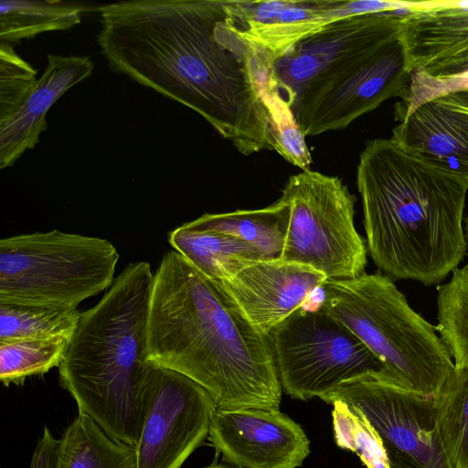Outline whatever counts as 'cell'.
<instances>
[{
    "label": "cell",
    "instance_id": "obj_1",
    "mask_svg": "<svg viewBox=\"0 0 468 468\" xmlns=\"http://www.w3.org/2000/svg\"><path fill=\"white\" fill-rule=\"evenodd\" d=\"M99 10L98 43L113 70L195 111L244 155L273 150L254 50L227 1L132 0Z\"/></svg>",
    "mask_w": 468,
    "mask_h": 468
},
{
    "label": "cell",
    "instance_id": "obj_2",
    "mask_svg": "<svg viewBox=\"0 0 468 468\" xmlns=\"http://www.w3.org/2000/svg\"><path fill=\"white\" fill-rule=\"evenodd\" d=\"M147 357L199 384L217 409L279 410L282 388L268 336L176 250L154 273Z\"/></svg>",
    "mask_w": 468,
    "mask_h": 468
},
{
    "label": "cell",
    "instance_id": "obj_3",
    "mask_svg": "<svg viewBox=\"0 0 468 468\" xmlns=\"http://www.w3.org/2000/svg\"><path fill=\"white\" fill-rule=\"evenodd\" d=\"M356 185L367 249L387 276L433 285L458 269L465 179L375 139L360 154Z\"/></svg>",
    "mask_w": 468,
    "mask_h": 468
},
{
    "label": "cell",
    "instance_id": "obj_4",
    "mask_svg": "<svg viewBox=\"0 0 468 468\" xmlns=\"http://www.w3.org/2000/svg\"><path fill=\"white\" fill-rule=\"evenodd\" d=\"M153 281L147 261L128 264L98 303L81 313L58 367L60 386L79 413L134 448L146 407Z\"/></svg>",
    "mask_w": 468,
    "mask_h": 468
},
{
    "label": "cell",
    "instance_id": "obj_5",
    "mask_svg": "<svg viewBox=\"0 0 468 468\" xmlns=\"http://www.w3.org/2000/svg\"><path fill=\"white\" fill-rule=\"evenodd\" d=\"M315 305L345 324L380 360L387 378L423 396H437L454 369L437 329L415 312L391 278L364 273L325 281Z\"/></svg>",
    "mask_w": 468,
    "mask_h": 468
},
{
    "label": "cell",
    "instance_id": "obj_6",
    "mask_svg": "<svg viewBox=\"0 0 468 468\" xmlns=\"http://www.w3.org/2000/svg\"><path fill=\"white\" fill-rule=\"evenodd\" d=\"M390 13L373 36L303 86L292 112L305 136L342 130L388 99L407 95L411 71L402 39V17Z\"/></svg>",
    "mask_w": 468,
    "mask_h": 468
},
{
    "label": "cell",
    "instance_id": "obj_7",
    "mask_svg": "<svg viewBox=\"0 0 468 468\" xmlns=\"http://www.w3.org/2000/svg\"><path fill=\"white\" fill-rule=\"evenodd\" d=\"M119 252L108 239L53 229L0 240V302L78 308L111 287Z\"/></svg>",
    "mask_w": 468,
    "mask_h": 468
},
{
    "label": "cell",
    "instance_id": "obj_8",
    "mask_svg": "<svg viewBox=\"0 0 468 468\" xmlns=\"http://www.w3.org/2000/svg\"><path fill=\"white\" fill-rule=\"evenodd\" d=\"M279 199L289 207L282 261L329 281L365 273L367 250L355 227L356 197L339 177L303 170L289 178Z\"/></svg>",
    "mask_w": 468,
    "mask_h": 468
},
{
    "label": "cell",
    "instance_id": "obj_9",
    "mask_svg": "<svg viewBox=\"0 0 468 468\" xmlns=\"http://www.w3.org/2000/svg\"><path fill=\"white\" fill-rule=\"evenodd\" d=\"M268 338L282 388L293 399H322L367 375L387 378L382 363L367 346L317 306L299 308Z\"/></svg>",
    "mask_w": 468,
    "mask_h": 468
},
{
    "label": "cell",
    "instance_id": "obj_10",
    "mask_svg": "<svg viewBox=\"0 0 468 468\" xmlns=\"http://www.w3.org/2000/svg\"><path fill=\"white\" fill-rule=\"evenodd\" d=\"M321 399L340 400L360 410L378 434L389 468H452L441 440L435 397L371 374L340 385Z\"/></svg>",
    "mask_w": 468,
    "mask_h": 468
},
{
    "label": "cell",
    "instance_id": "obj_11",
    "mask_svg": "<svg viewBox=\"0 0 468 468\" xmlns=\"http://www.w3.org/2000/svg\"><path fill=\"white\" fill-rule=\"evenodd\" d=\"M136 468H180L209 433V393L176 371L150 363Z\"/></svg>",
    "mask_w": 468,
    "mask_h": 468
},
{
    "label": "cell",
    "instance_id": "obj_12",
    "mask_svg": "<svg viewBox=\"0 0 468 468\" xmlns=\"http://www.w3.org/2000/svg\"><path fill=\"white\" fill-rule=\"evenodd\" d=\"M238 35L265 59L275 61L299 41L351 16L380 13L383 0L228 1Z\"/></svg>",
    "mask_w": 468,
    "mask_h": 468
},
{
    "label": "cell",
    "instance_id": "obj_13",
    "mask_svg": "<svg viewBox=\"0 0 468 468\" xmlns=\"http://www.w3.org/2000/svg\"><path fill=\"white\" fill-rule=\"evenodd\" d=\"M208 436L226 462L242 468H296L310 453L301 426L275 410L216 409Z\"/></svg>",
    "mask_w": 468,
    "mask_h": 468
},
{
    "label": "cell",
    "instance_id": "obj_14",
    "mask_svg": "<svg viewBox=\"0 0 468 468\" xmlns=\"http://www.w3.org/2000/svg\"><path fill=\"white\" fill-rule=\"evenodd\" d=\"M325 281L321 272L304 265L260 260L217 282L245 319L268 336Z\"/></svg>",
    "mask_w": 468,
    "mask_h": 468
},
{
    "label": "cell",
    "instance_id": "obj_15",
    "mask_svg": "<svg viewBox=\"0 0 468 468\" xmlns=\"http://www.w3.org/2000/svg\"><path fill=\"white\" fill-rule=\"evenodd\" d=\"M391 140L408 154L468 182V109L444 94L412 109Z\"/></svg>",
    "mask_w": 468,
    "mask_h": 468
},
{
    "label": "cell",
    "instance_id": "obj_16",
    "mask_svg": "<svg viewBox=\"0 0 468 468\" xmlns=\"http://www.w3.org/2000/svg\"><path fill=\"white\" fill-rule=\"evenodd\" d=\"M94 69L87 57L48 55L44 73L20 107L0 122V167L11 166L39 141L47 128L46 116L70 88L89 78Z\"/></svg>",
    "mask_w": 468,
    "mask_h": 468
},
{
    "label": "cell",
    "instance_id": "obj_17",
    "mask_svg": "<svg viewBox=\"0 0 468 468\" xmlns=\"http://www.w3.org/2000/svg\"><path fill=\"white\" fill-rule=\"evenodd\" d=\"M389 16V12H383L336 20L299 41L275 61L274 79L292 109L297 94L313 76L373 36Z\"/></svg>",
    "mask_w": 468,
    "mask_h": 468
},
{
    "label": "cell",
    "instance_id": "obj_18",
    "mask_svg": "<svg viewBox=\"0 0 468 468\" xmlns=\"http://www.w3.org/2000/svg\"><path fill=\"white\" fill-rule=\"evenodd\" d=\"M401 33L411 72L449 61L468 50V9L422 2L402 17Z\"/></svg>",
    "mask_w": 468,
    "mask_h": 468
},
{
    "label": "cell",
    "instance_id": "obj_19",
    "mask_svg": "<svg viewBox=\"0 0 468 468\" xmlns=\"http://www.w3.org/2000/svg\"><path fill=\"white\" fill-rule=\"evenodd\" d=\"M169 243L197 271L215 282L226 280L249 264L262 260L244 240L198 228L191 221L172 230Z\"/></svg>",
    "mask_w": 468,
    "mask_h": 468
},
{
    "label": "cell",
    "instance_id": "obj_20",
    "mask_svg": "<svg viewBox=\"0 0 468 468\" xmlns=\"http://www.w3.org/2000/svg\"><path fill=\"white\" fill-rule=\"evenodd\" d=\"M195 226L235 236L253 247L262 260H282L289 223V207L278 199L258 209L204 214Z\"/></svg>",
    "mask_w": 468,
    "mask_h": 468
},
{
    "label": "cell",
    "instance_id": "obj_21",
    "mask_svg": "<svg viewBox=\"0 0 468 468\" xmlns=\"http://www.w3.org/2000/svg\"><path fill=\"white\" fill-rule=\"evenodd\" d=\"M134 447L107 434L90 416L79 413L65 430L54 468H136Z\"/></svg>",
    "mask_w": 468,
    "mask_h": 468
},
{
    "label": "cell",
    "instance_id": "obj_22",
    "mask_svg": "<svg viewBox=\"0 0 468 468\" xmlns=\"http://www.w3.org/2000/svg\"><path fill=\"white\" fill-rule=\"evenodd\" d=\"M84 10L61 1L2 0L0 40L12 45L41 33L69 29L80 23Z\"/></svg>",
    "mask_w": 468,
    "mask_h": 468
},
{
    "label": "cell",
    "instance_id": "obj_23",
    "mask_svg": "<svg viewBox=\"0 0 468 468\" xmlns=\"http://www.w3.org/2000/svg\"><path fill=\"white\" fill-rule=\"evenodd\" d=\"M81 313L78 308L0 302V343L72 337Z\"/></svg>",
    "mask_w": 468,
    "mask_h": 468
},
{
    "label": "cell",
    "instance_id": "obj_24",
    "mask_svg": "<svg viewBox=\"0 0 468 468\" xmlns=\"http://www.w3.org/2000/svg\"><path fill=\"white\" fill-rule=\"evenodd\" d=\"M441 440L452 468H468V367H455L435 396Z\"/></svg>",
    "mask_w": 468,
    "mask_h": 468
},
{
    "label": "cell",
    "instance_id": "obj_25",
    "mask_svg": "<svg viewBox=\"0 0 468 468\" xmlns=\"http://www.w3.org/2000/svg\"><path fill=\"white\" fill-rule=\"evenodd\" d=\"M71 337L28 338L0 343V380L5 386L22 384L28 377L59 367Z\"/></svg>",
    "mask_w": 468,
    "mask_h": 468
},
{
    "label": "cell",
    "instance_id": "obj_26",
    "mask_svg": "<svg viewBox=\"0 0 468 468\" xmlns=\"http://www.w3.org/2000/svg\"><path fill=\"white\" fill-rule=\"evenodd\" d=\"M437 331L455 367H468V263L456 269L437 294Z\"/></svg>",
    "mask_w": 468,
    "mask_h": 468
},
{
    "label": "cell",
    "instance_id": "obj_27",
    "mask_svg": "<svg viewBox=\"0 0 468 468\" xmlns=\"http://www.w3.org/2000/svg\"><path fill=\"white\" fill-rule=\"evenodd\" d=\"M332 405L336 444L356 453L367 468H389L382 441L365 415L340 400Z\"/></svg>",
    "mask_w": 468,
    "mask_h": 468
},
{
    "label": "cell",
    "instance_id": "obj_28",
    "mask_svg": "<svg viewBox=\"0 0 468 468\" xmlns=\"http://www.w3.org/2000/svg\"><path fill=\"white\" fill-rule=\"evenodd\" d=\"M36 75L12 45L0 42V122L20 107L37 80Z\"/></svg>",
    "mask_w": 468,
    "mask_h": 468
},
{
    "label": "cell",
    "instance_id": "obj_29",
    "mask_svg": "<svg viewBox=\"0 0 468 468\" xmlns=\"http://www.w3.org/2000/svg\"><path fill=\"white\" fill-rule=\"evenodd\" d=\"M412 75L433 80H449L468 75V58L454 59L415 70Z\"/></svg>",
    "mask_w": 468,
    "mask_h": 468
},
{
    "label": "cell",
    "instance_id": "obj_30",
    "mask_svg": "<svg viewBox=\"0 0 468 468\" xmlns=\"http://www.w3.org/2000/svg\"><path fill=\"white\" fill-rule=\"evenodd\" d=\"M59 440L45 427L42 437L35 448L29 468H54Z\"/></svg>",
    "mask_w": 468,
    "mask_h": 468
},
{
    "label": "cell",
    "instance_id": "obj_31",
    "mask_svg": "<svg viewBox=\"0 0 468 468\" xmlns=\"http://www.w3.org/2000/svg\"><path fill=\"white\" fill-rule=\"evenodd\" d=\"M444 95L452 101L468 109V88L451 91Z\"/></svg>",
    "mask_w": 468,
    "mask_h": 468
},
{
    "label": "cell",
    "instance_id": "obj_32",
    "mask_svg": "<svg viewBox=\"0 0 468 468\" xmlns=\"http://www.w3.org/2000/svg\"><path fill=\"white\" fill-rule=\"evenodd\" d=\"M205 468H242V467L232 465V464H216V463H214V464H211Z\"/></svg>",
    "mask_w": 468,
    "mask_h": 468
},
{
    "label": "cell",
    "instance_id": "obj_33",
    "mask_svg": "<svg viewBox=\"0 0 468 468\" xmlns=\"http://www.w3.org/2000/svg\"><path fill=\"white\" fill-rule=\"evenodd\" d=\"M468 58V50L463 52L462 54H460L459 56H457L456 58L451 59V60H454V59H463V58ZM447 62V61H446Z\"/></svg>",
    "mask_w": 468,
    "mask_h": 468
},
{
    "label": "cell",
    "instance_id": "obj_34",
    "mask_svg": "<svg viewBox=\"0 0 468 468\" xmlns=\"http://www.w3.org/2000/svg\"><path fill=\"white\" fill-rule=\"evenodd\" d=\"M465 229H466V236H465V239H466V243L468 245V217L466 218V227H465Z\"/></svg>",
    "mask_w": 468,
    "mask_h": 468
},
{
    "label": "cell",
    "instance_id": "obj_35",
    "mask_svg": "<svg viewBox=\"0 0 468 468\" xmlns=\"http://www.w3.org/2000/svg\"><path fill=\"white\" fill-rule=\"evenodd\" d=\"M467 109V108H466Z\"/></svg>",
    "mask_w": 468,
    "mask_h": 468
}]
</instances>
